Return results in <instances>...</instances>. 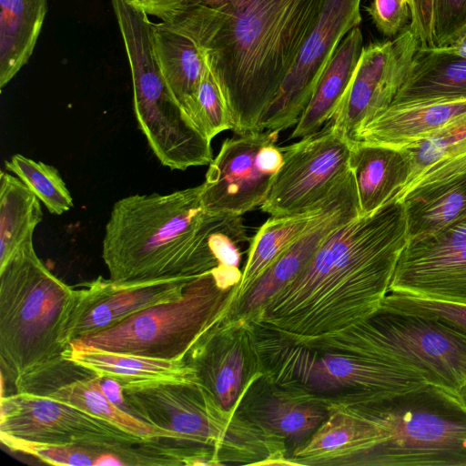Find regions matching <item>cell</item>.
I'll return each instance as SVG.
<instances>
[{"label": "cell", "instance_id": "obj_7", "mask_svg": "<svg viewBox=\"0 0 466 466\" xmlns=\"http://www.w3.org/2000/svg\"><path fill=\"white\" fill-rule=\"evenodd\" d=\"M256 328L265 377L322 402L367 404L426 384L410 370L354 355L315 350L275 331Z\"/></svg>", "mask_w": 466, "mask_h": 466}, {"label": "cell", "instance_id": "obj_28", "mask_svg": "<svg viewBox=\"0 0 466 466\" xmlns=\"http://www.w3.org/2000/svg\"><path fill=\"white\" fill-rule=\"evenodd\" d=\"M153 42L164 79L192 120L196 95L207 69L205 52L164 23L154 24Z\"/></svg>", "mask_w": 466, "mask_h": 466}, {"label": "cell", "instance_id": "obj_41", "mask_svg": "<svg viewBox=\"0 0 466 466\" xmlns=\"http://www.w3.org/2000/svg\"><path fill=\"white\" fill-rule=\"evenodd\" d=\"M459 395H460L462 402L466 406V383L460 389Z\"/></svg>", "mask_w": 466, "mask_h": 466}, {"label": "cell", "instance_id": "obj_29", "mask_svg": "<svg viewBox=\"0 0 466 466\" xmlns=\"http://www.w3.org/2000/svg\"><path fill=\"white\" fill-rule=\"evenodd\" d=\"M47 13V0H0V88L28 62Z\"/></svg>", "mask_w": 466, "mask_h": 466}, {"label": "cell", "instance_id": "obj_20", "mask_svg": "<svg viewBox=\"0 0 466 466\" xmlns=\"http://www.w3.org/2000/svg\"><path fill=\"white\" fill-rule=\"evenodd\" d=\"M328 415L289 456L302 466H358L372 449L385 441L388 429L360 405L323 402Z\"/></svg>", "mask_w": 466, "mask_h": 466}, {"label": "cell", "instance_id": "obj_8", "mask_svg": "<svg viewBox=\"0 0 466 466\" xmlns=\"http://www.w3.org/2000/svg\"><path fill=\"white\" fill-rule=\"evenodd\" d=\"M358 405L390 431L358 466H466V406L459 392L426 383Z\"/></svg>", "mask_w": 466, "mask_h": 466}, {"label": "cell", "instance_id": "obj_25", "mask_svg": "<svg viewBox=\"0 0 466 466\" xmlns=\"http://www.w3.org/2000/svg\"><path fill=\"white\" fill-rule=\"evenodd\" d=\"M65 359L119 386L152 380L201 382L196 370L184 359L159 360L106 350L71 342Z\"/></svg>", "mask_w": 466, "mask_h": 466}, {"label": "cell", "instance_id": "obj_35", "mask_svg": "<svg viewBox=\"0 0 466 466\" xmlns=\"http://www.w3.org/2000/svg\"><path fill=\"white\" fill-rule=\"evenodd\" d=\"M192 121L210 141L220 132L232 129L226 99L208 59L196 95Z\"/></svg>", "mask_w": 466, "mask_h": 466}, {"label": "cell", "instance_id": "obj_10", "mask_svg": "<svg viewBox=\"0 0 466 466\" xmlns=\"http://www.w3.org/2000/svg\"><path fill=\"white\" fill-rule=\"evenodd\" d=\"M279 133L254 131L223 141L200 185L208 214L241 217L262 205L283 162Z\"/></svg>", "mask_w": 466, "mask_h": 466}, {"label": "cell", "instance_id": "obj_19", "mask_svg": "<svg viewBox=\"0 0 466 466\" xmlns=\"http://www.w3.org/2000/svg\"><path fill=\"white\" fill-rule=\"evenodd\" d=\"M16 391L65 402L145 441L174 440L182 443L178 434L153 426L119 407L106 394L102 378L66 359L46 372L23 381Z\"/></svg>", "mask_w": 466, "mask_h": 466}, {"label": "cell", "instance_id": "obj_5", "mask_svg": "<svg viewBox=\"0 0 466 466\" xmlns=\"http://www.w3.org/2000/svg\"><path fill=\"white\" fill-rule=\"evenodd\" d=\"M127 410L175 432L182 443L209 448L222 465H261L288 456L286 441L255 424L238 408L223 409L201 383L152 380L120 386Z\"/></svg>", "mask_w": 466, "mask_h": 466}, {"label": "cell", "instance_id": "obj_16", "mask_svg": "<svg viewBox=\"0 0 466 466\" xmlns=\"http://www.w3.org/2000/svg\"><path fill=\"white\" fill-rule=\"evenodd\" d=\"M389 292L466 304V216L409 239Z\"/></svg>", "mask_w": 466, "mask_h": 466}, {"label": "cell", "instance_id": "obj_14", "mask_svg": "<svg viewBox=\"0 0 466 466\" xmlns=\"http://www.w3.org/2000/svg\"><path fill=\"white\" fill-rule=\"evenodd\" d=\"M420 46L409 25L392 41L363 47L350 86L330 122L353 140L363 126L390 106Z\"/></svg>", "mask_w": 466, "mask_h": 466}, {"label": "cell", "instance_id": "obj_2", "mask_svg": "<svg viewBox=\"0 0 466 466\" xmlns=\"http://www.w3.org/2000/svg\"><path fill=\"white\" fill-rule=\"evenodd\" d=\"M324 0H188L161 21L206 54L232 131L259 130Z\"/></svg>", "mask_w": 466, "mask_h": 466}, {"label": "cell", "instance_id": "obj_30", "mask_svg": "<svg viewBox=\"0 0 466 466\" xmlns=\"http://www.w3.org/2000/svg\"><path fill=\"white\" fill-rule=\"evenodd\" d=\"M325 198L319 206L305 212L271 217L258 229L249 239L248 258L241 280L234 289L231 310L262 274L307 230L319 213Z\"/></svg>", "mask_w": 466, "mask_h": 466}, {"label": "cell", "instance_id": "obj_1", "mask_svg": "<svg viewBox=\"0 0 466 466\" xmlns=\"http://www.w3.org/2000/svg\"><path fill=\"white\" fill-rule=\"evenodd\" d=\"M408 238L394 198L335 230L306 268L248 319L297 342L347 329L381 306Z\"/></svg>", "mask_w": 466, "mask_h": 466}, {"label": "cell", "instance_id": "obj_36", "mask_svg": "<svg viewBox=\"0 0 466 466\" xmlns=\"http://www.w3.org/2000/svg\"><path fill=\"white\" fill-rule=\"evenodd\" d=\"M466 25V0H433V44L442 47Z\"/></svg>", "mask_w": 466, "mask_h": 466}, {"label": "cell", "instance_id": "obj_15", "mask_svg": "<svg viewBox=\"0 0 466 466\" xmlns=\"http://www.w3.org/2000/svg\"><path fill=\"white\" fill-rule=\"evenodd\" d=\"M256 339L257 328L248 318L228 315L207 330L184 358L227 410L238 408L242 394L264 374Z\"/></svg>", "mask_w": 466, "mask_h": 466}, {"label": "cell", "instance_id": "obj_26", "mask_svg": "<svg viewBox=\"0 0 466 466\" xmlns=\"http://www.w3.org/2000/svg\"><path fill=\"white\" fill-rule=\"evenodd\" d=\"M466 114V100L390 106L363 126L354 141L402 147Z\"/></svg>", "mask_w": 466, "mask_h": 466}, {"label": "cell", "instance_id": "obj_6", "mask_svg": "<svg viewBox=\"0 0 466 466\" xmlns=\"http://www.w3.org/2000/svg\"><path fill=\"white\" fill-rule=\"evenodd\" d=\"M295 343L410 370L426 383L454 392L466 383V339L415 314L380 307L347 329Z\"/></svg>", "mask_w": 466, "mask_h": 466}, {"label": "cell", "instance_id": "obj_32", "mask_svg": "<svg viewBox=\"0 0 466 466\" xmlns=\"http://www.w3.org/2000/svg\"><path fill=\"white\" fill-rule=\"evenodd\" d=\"M7 171L15 174L55 215L73 207V198L59 171L53 166L15 154L5 160Z\"/></svg>", "mask_w": 466, "mask_h": 466}, {"label": "cell", "instance_id": "obj_9", "mask_svg": "<svg viewBox=\"0 0 466 466\" xmlns=\"http://www.w3.org/2000/svg\"><path fill=\"white\" fill-rule=\"evenodd\" d=\"M234 289L222 288L212 269L193 279L177 299L74 341L153 359L184 360L197 340L229 314Z\"/></svg>", "mask_w": 466, "mask_h": 466}, {"label": "cell", "instance_id": "obj_18", "mask_svg": "<svg viewBox=\"0 0 466 466\" xmlns=\"http://www.w3.org/2000/svg\"><path fill=\"white\" fill-rule=\"evenodd\" d=\"M360 215L355 179L349 169L326 197L307 230L262 274L229 315L247 318L252 314L306 268L335 230Z\"/></svg>", "mask_w": 466, "mask_h": 466}, {"label": "cell", "instance_id": "obj_37", "mask_svg": "<svg viewBox=\"0 0 466 466\" xmlns=\"http://www.w3.org/2000/svg\"><path fill=\"white\" fill-rule=\"evenodd\" d=\"M366 10L378 30L387 36L400 33L410 16L409 5L402 0H373Z\"/></svg>", "mask_w": 466, "mask_h": 466}, {"label": "cell", "instance_id": "obj_23", "mask_svg": "<svg viewBox=\"0 0 466 466\" xmlns=\"http://www.w3.org/2000/svg\"><path fill=\"white\" fill-rule=\"evenodd\" d=\"M462 100H466V57L443 47L420 46L389 107Z\"/></svg>", "mask_w": 466, "mask_h": 466}, {"label": "cell", "instance_id": "obj_17", "mask_svg": "<svg viewBox=\"0 0 466 466\" xmlns=\"http://www.w3.org/2000/svg\"><path fill=\"white\" fill-rule=\"evenodd\" d=\"M195 278L119 282L98 277L73 288L66 323L67 343L123 322L134 314L179 297Z\"/></svg>", "mask_w": 466, "mask_h": 466}, {"label": "cell", "instance_id": "obj_12", "mask_svg": "<svg viewBox=\"0 0 466 466\" xmlns=\"http://www.w3.org/2000/svg\"><path fill=\"white\" fill-rule=\"evenodd\" d=\"M0 437L56 446L119 448L145 441L119 427L45 395L1 397Z\"/></svg>", "mask_w": 466, "mask_h": 466}, {"label": "cell", "instance_id": "obj_11", "mask_svg": "<svg viewBox=\"0 0 466 466\" xmlns=\"http://www.w3.org/2000/svg\"><path fill=\"white\" fill-rule=\"evenodd\" d=\"M353 143L329 121L318 132L282 147V165L260 209L281 217L319 206L350 169Z\"/></svg>", "mask_w": 466, "mask_h": 466}, {"label": "cell", "instance_id": "obj_22", "mask_svg": "<svg viewBox=\"0 0 466 466\" xmlns=\"http://www.w3.org/2000/svg\"><path fill=\"white\" fill-rule=\"evenodd\" d=\"M238 410L294 448L310 437L328 415L325 404L318 398L277 385L264 374L242 394Z\"/></svg>", "mask_w": 466, "mask_h": 466}, {"label": "cell", "instance_id": "obj_40", "mask_svg": "<svg viewBox=\"0 0 466 466\" xmlns=\"http://www.w3.org/2000/svg\"><path fill=\"white\" fill-rule=\"evenodd\" d=\"M442 47L458 56L466 57V25L461 26Z\"/></svg>", "mask_w": 466, "mask_h": 466}, {"label": "cell", "instance_id": "obj_34", "mask_svg": "<svg viewBox=\"0 0 466 466\" xmlns=\"http://www.w3.org/2000/svg\"><path fill=\"white\" fill-rule=\"evenodd\" d=\"M435 319L466 339V304L389 292L380 306Z\"/></svg>", "mask_w": 466, "mask_h": 466}, {"label": "cell", "instance_id": "obj_13", "mask_svg": "<svg viewBox=\"0 0 466 466\" xmlns=\"http://www.w3.org/2000/svg\"><path fill=\"white\" fill-rule=\"evenodd\" d=\"M360 1L324 0L313 29L260 120V131L296 126L339 43L360 25Z\"/></svg>", "mask_w": 466, "mask_h": 466}, {"label": "cell", "instance_id": "obj_42", "mask_svg": "<svg viewBox=\"0 0 466 466\" xmlns=\"http://www.w3.org/2000/svg\"><path fill=\"white\" fill-rule=\"evenodd\" d=\"M402 1H404L406 4H408L409 7L410 8L411 0H402Z\"/></svg>", "mask_w": 466, "mask_h": 466}, {"label": "cell", "instance_id": "obj_24", "mask_svg": "<svg viewBox=\"0 0 466 466\" xmlns=\"http://www.w3.org/2000/svg\"><path fill=\"white\" fill-rule=\"evenodd\" d=\"M360 215L370 214L405 189L410 162L401 148L354 141L349 162Z\"/></svg>", "mask_w": 466, "mask_h": 466}, {"label": "cell", "instance_id": "obj_3", "mask_svg": "<svg viewBox=\"0 0 466 466\" xmlns=\"http://www.w3.org/2000/svg\"><path fill=\"white\" fill-rule=\"evenodd\" d=\"M201 186L167 194H135L111 209L102 257L119 282L196 278L218 261L210 236L227 216L208 214Z\"/></svg>", "mask_w": 466, "mask_h": 466}, {"label": "cell", "instance_id": "obj_4", "mask_svg": "<svg viewBox=\"0 0 466 466\" xmlns=\"http://www.w3.org/2000/svg\"><path fill=\"white\" fill-rule=\"evenodd\" d=\"M73 288L56 278L26 240L0 268L1 377L15 388L65 360Z\"/></svg>", "mask_w": 466, "mask_h": 466}, {"label": "cell", "instance_id": "obj_21", "mask_svg": "<svg viewBox=\"0 0 466 466\" xmlns=\"http://www.w3.org/2000/svg\"><path fill=\"white\" fill-rule=\"evenodd\" d=\"M397 198L404 207L409 239L465 217L466 152L431 166Z\"/></svg>", "mask_w": 466, "mask_h": 466}, {"label": "cell", "instance_id": "obj_31", "mask_svg": "<svg viewBox=\"0 0 466 466\" xmlns=\"http://www.w3.org/2000/svg\"><path fill=\"white\" fill-rule=\"evenodd\" d=\"M41 201L16 177L0 176V268L28 239L41 222Z\"/></svg>", "mask_w": 466, "mask_h": 466}, {"label": "cell", "instance_id": "obj_27", "mask_svg": "<svg viewBox=\"0 0 466 466\" xmlns=\"http://www.w3.org/2000/svg\"><path fill=\"white\" fill-rule=\"evenodd\" d=\"M363 47L362 33L357 26L335 50L289 139L312 135L332 119L350 86Z\"/></svg>", "mask_w": 466, "mask_h": 466}, {"label": "cell", "instance_id": "obj_33", "mask_svg": "<svg viewBox=\"0 0 466 466\" xmlns=\"http://www.w3.org/2000/svg\"><path fill=\"white\" fill-rule=\"evenodd\" d=\"M400 148L406 153L410 162L411 170L406 189L434 164L466 152V114L429 136Z\"/></svg>", "mask_w": 466, "mask_h": 466}, {"label": "cell", "instance_id": "obj_38", "mask_svg": "<svg viewBox=\"0 0 466 466\" xmlns=\"http://www.w3.org/2000/svg\"><path fill=\"white\" fill-rule=\"evenodd\" d=\"M410 26L422 46L433 44V0H411Z\"/></svg>", "mask_w": 466, "mask_h": 466}, {"label": "cell", "instance_id": "obj_39", "mask_svg": "<svg viewBox=\"0 0 466 466\" xmlns=\"http://www.w3.org/2000/svg\"><path fill=\"white\" fill-rule=\"evenodd\" d=\"M134 5L162 20L168 14L182 6L188 0H128Z\"/></svg>", "mask_w": 466, "mask_h": 466}]
</instances>
